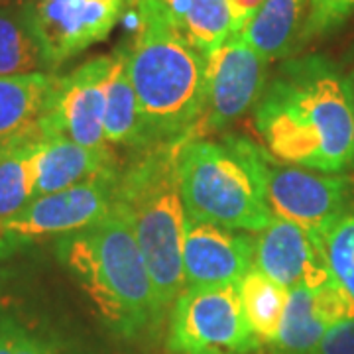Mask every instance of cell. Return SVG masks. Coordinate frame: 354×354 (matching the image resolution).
<instances>
[{
    "label": "cell",
    "mask_w": 354,
    "mask_h": 354,
    "mask_svg": "<svg viewBox=\"0 0 354 354\" xmlns=\"http://www.w3.org/2000/svg\"><path fill=\"white\" fill-rule=\"evenodd\" d=\"M104 138L113 148L142 150L152 146L138 99L128 73V48L111 53V69L104 87Z\"/></svg>",
    "instance_id": "17"
},
{
    "label": "cell",
    "mask_w": 354,
    "mask_h": 354,
    "mask_svg": "<svg viewBox=\"0 0 354 354\" xmlns=\"http://www.w3.org/2000/svg\"><path fill=\"white\" fill-rule=\"evenodd\" d=\"M185 140L136 150L118 174L113 203L134 230L162 309L185 290L181 246L187 216L177 174V156Z\"/></svg>",
    "instance_id": "4"
},
{
    "label": "cell",
    "mask_w": 354,
    "mask_h": 354,
    "mask_svg": "<svg viewBox=\"0 0 354 354\" xmlns=\"http://www.w3.org/2000/svg\"><path fill=\"white\" fill-rule=\"evenodd\" d=\"M228 138L258 177L272 215L327 242L330 230L346 215L351 181L337 174L279 162L264 146L239 134H230Z\"/></svg>",
    "instance_id": "6"
},
{
    "label": "cell",
    "mask_w": 354,
    "mask_h": 354,
    "mask_svg": "<svg viewBox=\"0 0 354 354\" xmlns=\"http://www.w3.org/2000/svg\"><path fill=\"white\" fill-rule=\"evenodd\" d=\"M59 75L0 77V150L26 140L39 138Z\"/></svg>",
    "instance_id": "16"
},
{
    "label": "cell",
    "mask_w": 354,
    "mask_h": 354,
    "mask_svg": "<svg viewBox=\"0 0 354 354\" xmlns=\"http://www.w3.org/2000/svg\"><path fill=\"white\" fill-rule=\"evenodd\" d=\"M124 6L127 0H34L36 24L51 69L109 38Z\"/></svg>",
    "instance_id": "11"
},
{
    "label": "cell",
    "mask_w": 354,
    "mask_h": 354,
    "mask_svg": "<svg viewBox=\"0 0 354 354\" xmlns=\"http://www.w3.org/2000/svg\"><path fill=\"white\" fill-rule=\"evenodd\" d=\"M118 174L120 169L32 199L0 227V258L39 239H59L102 221L113 211Z\"/></svg>",
    "instance_id": "8"
},
{
    "label": "cell",
    "mask_w": 354,
    "mask_h": 354,
    "mask_svg": "<svg viewBox=\"0 0 354 354\" xmlns=\"http://www.w3.org/2000/svg\"><path fill=\"white\" fill-rule=\"evenodd\" d=\"M53 73L36 24L34 0L0 6V77Z\"/></svg>",
    "instance_id": "18"
},
{
    "label": "cell",
    "mask_w": 354,
    "mask_h": 354,
    "mask_svg": "<svg viewBox=\"0 0 354 354\" xmlns=\"http://www.w3.org/2000/svg\"><path fill=\"white\" fill-rule=\"evenodd\" d=\"M0 354H65L57 344L0 313Z\"/></svg>",
    "instance_id": "24"
},
{
    "label": "cell",
    "mask_w": 354,
    "mask_h": 354,
    "mask_svg": "<svg viewBox=\"0 0 354 354\" xmlns=\"http://www.w3.org/2000/svg\"><path fill=\"white\" fill-rule=\"evenodd\" d=\"M39 138L0 150V227L34 199Z\"/></svg>",
    "instance_id": "21"
},
{
    "label": "cell",
    "mask_w": 354,
    "mask_h": 354,
    "mask_svg": "<svg viewBox=\"0 0 354 354\" xmlns=\"http://www.w3.org/2000/svg\"><path fill=\"white\" fill-rule=\"evenodd\" d=\"M239 291L248 327L252 329L256 339L274 344L288 307L290 290L268 278L258 268H252L239 281Z\"/></svg>",
    "instance_id": "20"
},
{
    "label": "cell",
    "mask_w": 354,
    "mask_h": 354,
    "mask_svg": "<svg viewBox=\"0 0 354 354\" xmlns=\"http://www.w3.org/2000/svg\"><path fill=\"white\" fill-rule=\"evenodd\" d=\"M227 2L232 18V34L242 32V28L250 22V18L264 4V0H227Z\"/></svg>",
    "instance_id": "27"
},
{
    "label": "cell",
    "mask_w": 354,
    "mask_h": 354,
    "mask_svg": "<svg viewBox=\"0 0 354 354\" xmlns=\"http://www.w3.org/2000/svg\"><path fill=\"white\" fill-rule=\"evenodd\" d=\"M254 258L256 239L250 232L185 218L181 262L187 288L239 283L254 268Z\"/></svg>",
    "instance_id": "12"
},
{
    "label": "cell",
    "mask_w": 354,
    "mask_h": 354,
    "mask_svg": "<svg viewBox=\"0 0 354 354\" xmlns=\"http://www.w3.org/2000/svg\"><path fill=\"white\" fill-rule=\"evenodd\" d=\"M167 344L177 354H246L258 348L260 341L248 327L239 283L181 291Z\"/></svg>",
    "instance_id": "7"
},
{
    "label": "cell",
    "mask_w": 354,
    "mask_h": 354,
    "mask_svg": "<svg viewBox=\"0 0 354 354\" xmlns=\"http://www.w3.org/2000/svg\"><path fill=\"white\" fill-rule=\"evenodd\" d=\"M185 216L216 227L262 232L272 215L258 177L236 146L225 138H187L177 156Z\"/></svg>",
    "instance_id": "5"
},
{
    "label": "cell",
    "mask_w": 354,
    "mask_h": 354,
    "mask_svg": "<svg viewBox=\"0 0 354 354\" xmlns=\"http://www.w3.org/2000/svg\"><path fill=\"white\" fill-rule=\"evenodd\" d=\"M138 34L128 73L152 144L189 138L205 106L207 55L191 44L164 0H136Z\"/></svg>",
    "instance_id": "2"
},
{
    "label": "cell",
    "mask_w": 354,
    "mask_h": 354,
    "mask_svg": "<svg viewBox=\"0 0 354 354\" xmlns=\"http://www.w3.org/2000/svg\"><path fill=\"white\" fill-rule=\"evenodd\" d=\"M254 268L290 291L315 290L335 279L325 241L283 218H274L256 239Z\"/></svg>",
    "instance_id": "13"
},
{
    "label": "cell",
    "mask_w": 354,
    "mask_h": 354,
    "mask_svg": "<svg viewBox=\"0 0 354 354\" xmlns=\"http://www.w3.org/2000/svg\"><path fill=\"white\" fill-rule=\"evenodd\" d=\"M307 14L309 0H264L241 34L270 64L297 48L304 38Z\"/></svg>",
    "instance_id": "19"
},
{
    "label": "cell",
    "mask_w": 354,
    "mask_h": 354,
    "mask_svg": "<svg viewBox=\"0 0 354 354\" xmlns=\"http://www.w3.org/2000/svg\"><path fill=\"white\" fill-rule=\"evenodd\" d=\"M254 122L279 162L339 174L354 164V122L346 77L323 55L290 59L268 79Z\"/></svg>",
    "instance_id": "1"
},
{
    "label": "cell",
    "mask_w": 354,
    "mask_h": 354,
    "mask_svg": "<svg viewBox=\"0 0 354 354\" xmlns=\"http://www.w3.org/2000/svg\"><path fill=\"white\" fill-rule=\"evenodd\" d=\"M12 2H24V0H0V6H4V4H12Z\"/></svg>",
    "instance_id": "29"
},
{
    "label": "cell",
    "mask_w": 354,
    "mask_h": 354,
    "mask_svg": "<svg viewBox=\"0 0 354 354\" xmlns=\"http://www.w3.org/2000/svg\"><path fill=\"white\" fill-rule=\"evenodd\" d=\"M354 10V0H309V14L305 20V39L329 32L330 28L339 26Z\"/></svg>",
    "instance_id": "25"
},
{
    "label": "cell",
    "mask_w": 354,
    "mask_h": 354,
    "mask_svg": "<svg viewBox=\"0 0 354 354\" xmlns=\"http://www.w3.org/2000/svg\"><path fill=\"white\" fill-rule=\"evenodd\" d=\"M132 2H136V0H132Z\"/></svg>",
    "instance_id": "30"
},
{
    "label": "cell",
    "mask_w": 354,
    "mask_h": 354,
    "mask_svg": "<svg viewBox=\"0 0 354 354\" xmlns=\"http://www.w3.org/2000/svg\"><path fill=\"white\" fill-rule=\"evenodd\" d=\"M268 83V62L244 39L230 34L207 57V91L203 114L189 138L223 132L254 109Z\"/></svg>",
    "instance_id": "9"
},
{
    "label": "cell",
    "mask_w": 354,
    "mask_h": 354,
    "mask_svg": "<svg viewBox=\"0 0 354 354\" xmlns=\"http://www.w3.org/2000/svg\"><path fill=\"white\" fill-rule=\"evenodd\" d=\"M181 28L203 55H211L232 34V18L227 0H189Z\"/></svg>",
    "instance_id": "22"
},
{
    "label": "cell",
    "mask_w": 354,
    "mask_h": 354,
    "mask_svg": "<svg viewBox=\"0 0 354 354\" xmlns=\"http://www.w3.org/2000/svg\"><path fill=\"white\" fill-rule=\"evenodd\" d=\"M325 244L335 278L354 297V213L342 216Z\"/></svg>",
    "instance_id": "23"
},
{
    "label": "cell",
    "mask_w": 354,
    "mask_h": 354,
    "mask_svg": "<svg viewBox=\"0 0 354 354\" xmlns=\"http://www.w3.org/2000/svg\"><path fill=\"white\" fill-rule=\"evenodd\" d=\"M111 69V53L97 55L59 77L41 134H59L88 150H114L104 138V87Z\"/></svg>",
    "instance_id": "10"
},
{
    "label": "cell",
    "mask_w": 354,
    "mask_h": 354,
    "mask_svg": "<svg viewBox=\"0 0 354 354\" xmlns=\"http://www.w3.org/2000/svg\"><path fill=\"white\" fill-rule=\"evenodd\" d=\"M346 91H348V99H351V111H353V122H354V69L346 75Z\"/></svg>",
    "instance_id": "28"
},
{
    "label": "cell",
    "mask_w": 354,
    "mask_h": 354,
    "mask_svg": "<svg viewBox=\"0 0 354 354\" xmlns=\"http://www.w3.org/2000/svg\"><path fill=\"white\" fill-rule=\"evenodd\" d=\"M315 354H354V317L335 323L319 342Z\"/></svg>",
    "instance_id": "26"
},
{
    "label": "cell",
    "mask_w": 354,
    "mask_h": 354,
    "mask_svg": "<svg viewBox=\"0 0 354 354\" xmlns=\"http://www.w3.org/2000/svg\"><path fill=\"white\" fill-rule=\"evenodd\" d=\"M55 252L114 333L134 337L162 313L134 230L114 209L99 223L59 236Z\"/></svg>",
    "instance_id": "3"
},
{
    "label": "cell",
    "mask_w": 354,
    "mask_h": 354,
    "mask_svg": "<svg viewBox=\"0 0 354 354\" xmlns=\"http://www.w3.org/2000/svg\"><path fill=\"white\" fill-rule=\"evenodd\" d=\"M113 171H118L114 150H88L59 134L41 136L36 152L34 199Z\"/></svg>",
    "instance_id": "15"
},
{
    "label": "cell",
    "mask_w": 354,
    "mask_h": 354,
    "mask_svg": "<svg viewBox=\"0 0 354 354\" xmlns=\"http://www.w3.org/2000/svg\"><path fill=\"white\" fill-rule=\"evenodd\" d=\"M351 317H354V297L337 278L315 290H291L274 344L283 354H315L325 333Z\"/></svg>",
    "instance_id": "14"
}]
</instances>
